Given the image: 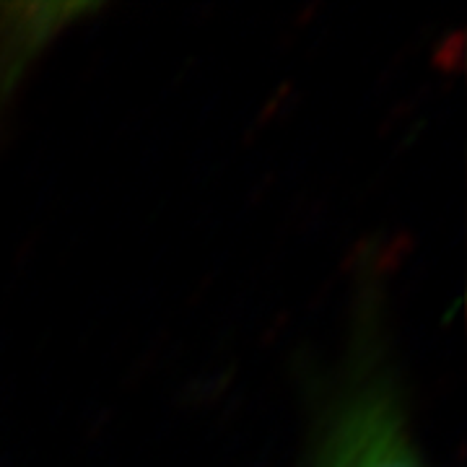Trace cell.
I'll use <instances>...</instances> for the list:
<instances>
[{
  "instance_id": "cell-1",
  "label": "cell",
  "mask_w": 467,
  "mask_h": 467,
  "mask_svg": "<svg viewBox=\"0 0 467 467\" xmlns=\"http://www.w3.org/2000/svg\"><path fill=\"white\" fill-rule=\"evenodd\" d=\"M309 467H426L392 379L361 367L335 398Z\"/></svg>"
},
{
  "instance_id": "cell-2",
  "label": "cell",
  "mask_w": 467,
  "mask_h": 467,
  "mask_svg": "<svg viewBox=\"0 0 467 467\" xmlns=\"http://www.w3.org/2000/svg\"><path fill=\"white\" fill-rule=\"evenodd\" d=\"M91 3H21L0 5V107L16 88L18 78L60 29L81 14H91Z\"/></svg>"
}]
</instances>
